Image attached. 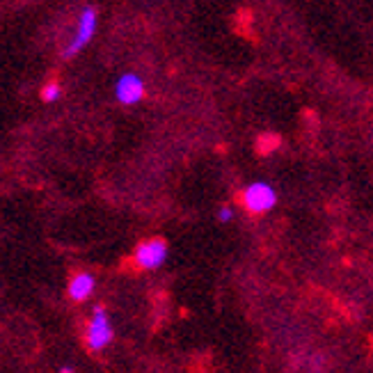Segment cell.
I'll return each mask as SVG.
<instances>
[{
    "label": "cell",
    "mask_w": 373,
    "mask_h": 373,
    "mask_svg": "<svg viewBox=\"0 0 373 373\" xmlns=\"http://www.w3.org/2000/svg\"><path fill=\"white\" fill-rule=\"evenodd\" d=\"M115 97L121 106H135L145 99V80L138 73H124L119 76V80L115 83Z\"/></svg>",
    "instance_id": "5"
},
{
    "label": "cell",
    "mask_w": 373,
    "mask_h": 373,
    "mask_svg": "<svg viewBox=\"0 0 373 373\" xmlns=\"http://www.w3.org/2000/svg\"><path fill=\"white\" fill-rule=\"evenodd\" d=\"M60 94H62V87H60L58 83H49L42 90V99L46 101V104H51V101H58Z\"/></svg>",
    "instance_id": "7"
},
{
    "label": "cell",
    "mask_w": 373,
    "mask_h": 373,
    "mask_svg": "<svg viewBox=\"0 0 373 373\" xmlns=\"http://www.w3.org/2000/svg\"><path fill=\"white\" fill-rule=\"evenodd\" d=\"M112 323H110V316H108L106 307H94L92 311V318L87 323V335H85V341H87V348L99 352L104 350L108 344L112 341Z\"/></svg>",
    "instance_id": "2"
},
{
    "label": "cell",
    "mask_w": 373,
    "mask_h": 373,
    "mask_svg": "<svg viewBox=\"0 0 373 373\" xmlns=\"http://www.w3.org/2000/svg\"><path fill=\"white\" fill-rule=\"evenodd\" d=\"M169 248L163 239L142 241L133 252V261L140 270H158L167 261Z\"/></svg>",
    "instance_id": "3"
},
{
    "label": "cell",
    "mask_w": 373,
    "mask_h": 373,
    "mask_svg": "<svg viewBox=\"0 0 373 373\" xmlns=\"http://www.w3.org/2000/svg\"><path fill=\"white\" fill-rule=\"evenodd\" d=\"M241 202L248 213H254V215L268 213L273 211L277 204V191L268 181H252L250 186H245V191L241 193Z\"/></svg>",
    "instance_id": "1"
},
{
    "label": "cell",
    "mask_w": 373,
    "mask_h": 373,
    "mask_svg": "<svg viewBox=\"0 0 373 373\" xmlns=\"http://www.w3.org/2000/svg\"><path fill=\"white\" fill-rule=\"evenodd\" d=\"M97 23H99V14L94 8H85L83 12H80L76 32H73L71 42L67 44V49H64V58H73L76 53H80L87 44L92 42L94 32H97Z\"/></svg>",
    "instance_id": "4"
},
{
    "label": "cell",
    "mask_w": 373,
    "mask_h": 373,
    "mask_svg": "<svg viewBox=\"0 0 373 373\" xmlns=\"http://www.w3.org/2000/svg\"><path fill=\"white\" fill-rule=\"evenodd\" d=\"M94 287H97V280L90 273H78L73 280L69 282V298L73 302H83L94 293Z\"/></svg>",
    "instance_id": "6"
},
{
    "label": "cell",
    "mask_w": 373,
    "mask_h": 373,
    "mask_svg": "<svg viewBox=\"0 0 373 373\" xmlns=\"http://www.w3.org/2000/svg\"><path fill=\"white\" fill-rule=\"evenodd\" d=\"M218 220H220V222H232V220H234V208H232V206H227V204H225V206H220V208H218Z\"/></svg>",
    "instance_id": "8"
}]
</instances>
